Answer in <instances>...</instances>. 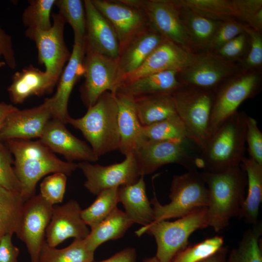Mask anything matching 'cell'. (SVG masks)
<instances>
[{
    "label": "cell",
    "instance_id": "cell-1",
    "mask_svg": "<svg viewBox=\"0 0 262 262\" xmlns=\"http://www.w3.org/2000/svg\"><path fill=\"white\" fill-rule=\"evenodd\" d=\"M5 145L14 155V169L24 202L35 195L36 184L45 175L61 172L69 176L78 168L77 164L61 160L39 140L12 139Z\"/></svg>",
    "mask_w": 262,
    "mask_h": 262
},
{
    "label": "cell",
    "instance_id": "cell-2",
    "mask_svg": "<svg viewBox=\"0 0 262 262\" xmlns=\"http://www.w3.org/2000/svg\"><path fill=\"white\" fill-rule=\"evenodd\" d=\"M247 116L237 111L223 122L200 149L196 166L209 172L240 166L245 157Z\"/></svg>",
    "mask_w": 262,
    "mask_h": 262
},
{
    "label": "cell",
    "instance_id": "cell-3",
    "mask_svg": "<svg viewBox=\"0 0 262 262\" xmlns=\"http://www.w3.org/2000/svg\"><path fill=\"white\" fill-rule=\"evenodd\" d=\"M209 193V226L219 231L239 217L245 200L247 178L241 165L220 172L201 173Z\"/></svg>",
    "mask_w": 262,
    "mask_h": 262
},
{
    "label": "cell",
    "instance_id": "cell-4",
    "mask_svg": "<svg viewBox=\"0 0 262 262\" xmlns=\"http://www.w3.org/2000/svg\"><path fill=\"white\" fill-rule=\"evenodd\" d=\"M87 109L80 118L70 117L67 123L81 131L98 157L118 150L120 135L115 95L110 92L104 93Z\"/></svg>",
    "mask_w": 262,
    "mask_h": 262
},
{
    "label": "cell",
    "instance_id": "cell-5",
    "mask_svg": "<svg viewBox=\"0 0 262 262\" xmlns=\"http://www.w3.org/2000/svg\"><path fill=\"white\" fill-rule=\"evenodd\" d=\"M209 227L207 207L196 209L174 221H154L137 230L153 236L157 244L156 257L161 262H171L174 257L188 246V239L195 231Z\"/></svg>",
    "mask_w": 262,
    "mask_h": 262
},
{
    "label": "cell",
    "instance_id": "cell-6",
    "mask_svg": "<svg viewBox=\"0 0 262 262\" xmlns=\"http://www.w3.org/2000/svg\"><path fill=\"white\" fill-rule=\"evenodd\" d=\"M169 198L170 202L165 205L161 204L155 195L151 199L154 221L180 218L199 208L207 207L208 190L201 173L193 169L184 174L174 175Z\"/></svg>",
    "mask_w": 262,
    "mask_h": 262
},
{
    "label": "cell",
    "instance_id": "cell-7",
    "mask_svg": "<svg viewBox=\"0 0 262 262\" xmlns=\"http://www.w3.org/2000/svg\"><path fill=\"white\" fill-rule=\"evenodd\" d=\"M172 96L187 139L200 149L210 136L214 91L182 85Z\"/></svg>",
    "mask_w": 262,
    "mask_h": 262
},
{
    "label": "cell",
    "instance_id": "cell-8",
    "mask_svg": "<svg viewBox=\"0 0 262 262\" xmlns=\"http://www.w3.org/2000/svg\"><path fill=\"white\" fill-rule=\"evenodd\" d=\"M261 72L242 70L227 79L215 90L209 137L223 122L238 111V107L245 100L253 98L260 93Z\"/></svg>",
    "mask_w": 262,
    "mask_h": 262
},
{
    "label": "cell",
    "instance_id": "cell-9",
    "mask_svg": "<svg viewBox=\"0 0 262 262\" xmlns=\"http://www.w3.org/2000/svg\"><path fill=\"white\" fill-rule=\"evenodd\" d=\"M193 144L188 139L158 141L146 139L133 152L140 176H145L166 164H176L188 170L195 169Z\"/></svg>",
    "mask_w": 262,
    "mask_h": 262
},
{
    "label": "cell",
    "instance_id": "cell-10",
    "mask_svg": "<svg viewBox=\"0 0 262 262\" xmlns=\"http://www.w3.org/2000/svg\"><path fill=\"white\" fill-rule=\"evenodd\" d=\"M241 70L240 63L206 51L194 53L190 63L178 72L177 77L182 85L215 91L222 82Z\"/></svg>",
    "mask_w": 262,
    "mask_h": 262
},
{
    "label": "cell",
    "instance_id": "cell-11",
    "mask_svg": "<svg viewBox=\"0 0 262 262\" xmlns=\"http://www.w3.org/2000/svg\"><path fill=\"white\" fill-rule=\"evenodd\" d=\"M85 81L81 87V99L89 108L106 92L115 94L120 86L117 58L85 50L83 62Z\"/></svg>",
    "mask_w": 262,
    "mask_h": 262
},
{
    "label": "cell",
    "instance_id": "cell-12",
    "mask_svg": "<svg viewBox=\"0 0 262 262\" xmlns=\"http://www.w3.org/2000/svg\"><path fill=\"white\" fill-rule=\"evenodd\" d=\"M52 16L53 23L49 29L42 31L27 29L25 34L35 42L38 61L45 66V71L57 83L71 53L64 40L65 21L59 13H53Z\"/></svg>",
    "mask_w": 262,
    "mask_h": 262
},
{
    "label": "cell",
    "instance_id": "cell-13",
    "mask_svg": "<svg viewBox=\"0 0 262 262\" xmlns=\"http://www.w3.org/2000/svg\"><path fill=\"white\" fill-rule=\"evenodd\" d=\"M78 164L84 175V187L93 195L114 187L132 184L140 177L133 153L125 156L122 162L108 165L81 162Z\"/></svg>",
    "mask_w": 262,
    "mask_h": 262
},
{
    "label": "cell",
    "instance_id": "cell-14",
    "mask_svg": "<svg viewBox=\"0 0 262 262\" xmlns=\"http://www.w3.org/2000/svg\"><path fill=\"white\" fill-rule=\"evenodd\" d=\"M124 1L142 11L149 25L164 38L190 52L179 7L175 0Z\"/></svg>",
    "mask_w": 262,
    "mask_h": 262
},
{
    "label": "cell",
    "instance_id": "cell-15",
    "mask_svg": "<svg viewBox=\"0 0 262 262\" xmlns=\"http://www.w3.org/2000/svg\"><path fill=\"white\" fill-rule=\"evenodd\" d=\"M53 207L40 194L35 195L24 203L17 237L25 244L31 262L38 261Z\"/></svg>",
    "mask_w": 262,
    "mask_h": 262
},
{
    "label": "cell",
    "instance_id": "cell-16",
    "mask_svg": "<svg viewBox=\"0 0 262 262\" xmlns=\"http://www.w3.org/2000/svg\"><path fill=\"white\" fill-rule=\"evenodd\" d=\"M114 28L120 49L149 24L145 14L124 0H91Z\"/></svg>",
    "mask_w": 262,
    "mask_h": 262
},
{
    "label": "cell",
    "instance_id": "cell-17",
    "mask_svg": "<svg viewBox=\"0 0 262 262\" xmlns=\"http://www.w3.org/2000/svg\"><path fill=\"white\" fill-rule=\"evenodd\" d=\"M52 118L49 98L39 106L22 110L18 109L6 118L0 131V141L40 138L49 121Z\"/></svg>",
    "mask_w": 262,
    "mask_h": 262
},
{
    "label": "cell",
    "instance_id": "cell-18",
    "mask_svg": "<svg viewBox=\"0 0 262 262\" xmlns=\"http://www.w3.org/2000/svg\"><path fill=\"white\" fill-rule=\"evenodd\" d=\"M78 202L71 199L61 206L53 205L46 232V242L56 247L66 239H84L90 230L82 220Z\"/></svg>",
    "mask_w": 262,
    "mask_h": 262
},
{
    "label": "cell",
    "instance_id": "cell-19",
    "mask_svg": "<svg viewBox=\"0 0 262 262\" xmlns=\"http://www.w3.org/2000/svg\"><path fill=\"white\" fill-rule=\"evenodd\" d=\"M65 125L51 118L39 140L52 152L62 155L68 162H97L99 157L91 147L72 134Z\"/></svg>",
    "mask_w": 262,
    "mask_h": 262
},
{
    "label": "cell",
    "instance_id": "cell-20",
    "mask_svg": "<svg viewBox=\"0 0 262 262\" xmlns=\"http://www.w3.org/2000/svg\"><path fill=\"white\" fill-rule=\"evenodd\" d=\"M86 15L85 50L117 58L120 45L115 31L91 0H84Z\"/></svg>",
    "mask_w": 262,
    "mask_h": 262
},
{
    "label": "cell",
    "instance_id": "cell-21",
    "mask_svg": "<svg viewBox=\"0 0 262 262\" xmlns=\"http://www.w3.org/2000/svg\"><path fill=\"white\" fill-rule=\"evenodd\" d=\"M194 54L165 39L137 69L122 79L120 85L124 82L156 73L167 70L180 71L190 63Z\"/></svg>",
    "mask_w": 262,
    "mask_h": 262
},
{
    "label": "cell",
    "instance_id": "cell-22",
    "mask_svg": "<svg viewBox=\"0 0 262 262\" xmlns=\"http://www.w3.org/2000/svg\"><path fill=\"white\" fill-rule=\"evenodd\" d=\"M85 44L74 43L73 50L66 66L59 79L56 91L49 98L52 118L65 124L70 117L68 113V103L74 85L84 75L83 62Z\"/></svg>",
    "mask_w": 262,
    "mask_h": 262
},
{
    "label": "cell",
    "instance_id": "cell-23",
    "mask_svg": "<svg viewBox=\"0 0 262 262\" xmlns=\"http://www.w3.org/2000/svg\"><path fill=\"white\" fill-rule=\"evenodd\" d=\"M165 39L149 25L120 49L117 58L120 86L122 79L137 69Z\"/></svg>",
    "mask_w": 262,
    "mask_h": 262
},
{
    "label": "cell",
    "instance_id": "cell-24",
    "mask_svg": "<svg viewBox=\"0 0 262 262\" xmlns=\"http://www.w3.org/2000/svg\"><path fill=\"white\" fill-rule=\"evenodd\" d=\"M117 124L120 135L118 150L124 155L133 153L146 139L136 113L135 99L128 95L116 92Z\"/></svg>",
    "mask_w": 262,
    "mask_h": 262
},
{
    "label": "cell",
    "instance_id": "cell-25",
    "mask_svg": "<svg viewBox=\"0 0 262 262\" xmlns=\"http://www.w3.org/2000/svg\"><path fill=\"white\" fill-rule=\"evenodd\" d=\"M7 90L15 104H21L32 96H42L49 93L57 83L45 71L32 65L16 72Z\"/></svg>",
    "mask_w": 262,
    "mask_h": 262
},
{
    "label": "cell",
    "instance_id": "cell-26",
    "mask_svg": "<svg viewBox=\"0 0 262 262\" xmlns=\"http://www.w3.org/2000/svg\"><path fill=\"white\" fill-rule=\"evenodd\" d=\"M178 72L164 71L125 82L120 86L116 92L128 95L134 98L153 95H172L182 85L178 79Z\"/></svg>",
    "mask_w": 262,
    "mask_h": 262
},
{
    "label": "cell",
    "instance_id": "cell-27",
    "mask_svg": "<svg viewBox=\"0 0 262 262\" xmlns=\"http://www.w3.org/2000/svg\"><path fill=\"white\" fill-rule=\"evenodd\" d=\"M175 0L179 7L190 52L198 53L208 51L213 36L221 21L205 17Z\"/></svg>",
    "mask_w": 262,
    "mask_h": 262
},
{
    "label": "cell",
    "instance_id": "cell-28",
    "mask_svg": "<svg viewBox=\"0 0 262 262\" xmlns=\"http://www.w3.org/2000/svg\"><path fill=\"white\" fill-rule=\"evenodd\" d=\"M141 176L135 183L118 187L119 202H121L124 212L134 223L146 226L154 220V211L149 201L144 180Z\"/></svg>",
    "mask_w": 262,
    "mask_h": 262
},
{
    "label": "cell",
    "instance_id": "cell-29",
    "mask_svg": "<svg viewBox=\"0 0 262 262\" xmlns=\"http://www.w3.org/2000/svg\"><path fill=\"white\" fill-rule=\"evenodd\" d=\"M241 165L246 175L248 189L239 217L246 223L254 225L258 223L262 201V165L245 157Z\"/></svg>",
    "mask_w": 262,
    "mask_h": 262
},
{
    "label": "cell",
    "instance_id": "cell-30",
    "mask_svg": "<svg viewBox=\"0 0 262 262\" xmlns=\"http://www.w3.org/2000/svg\"><path fill=\"white\" fill-rule=\"evenodd\" d=\"M133 224L124 212L116 207L103 221L91 229L84 241L88 248L95 252L103 243L122 237Z\"/></svg>",
    "mask_w": 262,
    "mask_h": 262
},
{
    "label": "cell",
    "instance_id": "cell-31",
    "mask_svg": "<svg viewBox=\"0 0 262 262\" xmlns=\"http://www.w3.org/2000/svg\"><path fill=\"white\" fill-rule=\"evenodd\" d=\"M139 120L147 126L177 114L171 94L158 95L134 98Z\"/></svg>",
    "mask_w": 262,
    "mask_h": 262
},
{
    "label": "cell",
    "instance_id": "cell-32",
    "mask_svg": "<svg viewBox=\"0 0 262 262\" xmlns=\"http://www.w3.org/2000/svg\"><path fill=\"white\" fill-rule=\"evenodd\" d=\"M24 203L19 193L0 186V241L7 234L18 235Z\"/></svg>",
    "mask_w": 262,
    "mask_h": 262
},
{
    "label": "cell",
    "instance_id": "cell-33",
    "mask_svg": "<svg viewBox=\"0 0 262 262\" xmlns=\"http://www.w3.org/2000/svg\"><path fill=\"white\" fill-rule=\"evenodd\" d=\"M94 252L88 248L84 239H74L62 249L50 246L45 241L38 262H93Z\"/></svg>",
    "mask_w": 262,
    "mask_h": 262
},
{
    "label": "cell",
    "instance_id": "cell-34",
    "mask_svg": "<svg viewBox=\"0 0 262 262\" xmlns=\"http://www.w3.org/2000/svg\"><path fill=\"white\" fill-rule=\"evenodd\" d=\"M262 225L258 222L244 233L238 246L233 248L226 262H262Z\"/></svg>",
    "mask_w": 262,
    "mask_h": 262
},
{
    "label": "cell",
    "instance_id": "cell-35",
    "mask_svg": "<svg viewBox=\"0 0 262 262\" xmlns=\"http://www.w3.org/2000/svg\"><path fill=\"white\" fill-rule=\"evenodd\" d=\"M118 187H114L100 192L93 203L82 210L81 217L85 223L93 229L117 207L119 202Z\"/></svg>",
    "mask_w": 262,
    "mask_h": 262
},
{
    "label": "cell",
    "instance_id": "cell-36",
    "mask_svg": "<svg viewBox=\"0 0 262 262\" xmlns=\"http://www.w3.org/2000/svg\"><path fill=\"white\" fill-rule=\"evenodd\" d=\"M59 14L73 29L74 43H84L86 15L83 0H56Z\"/></svg>",
    "mask_w": 262,
    "mask_h": 262
},
{
    "label": "cell",
    "instance_id": "cell-37",
    "mask_svg": "<svg viewBox=\"0 0 262 262\" xmlns=\"http://www.w3.org/2000/svg\"><path fill=\"white\" fill-rule=\"evenodd\" d=\"M147 139L181 141L188 139L184 125L177 114L151 125L143 126Z\"/></svg>",
    "mask_w": 262,
    "mask_h": 262
},
{
    "label": "cell",
    "instance_id": "cell-38",
    "mask_svg": "<svg viewBox=\"0 0 262 262\" xmlns=\"http://www.w3.org/2000/svg\"><path fill=\"white\" fill-rule=\"evenodd\" d=\"M177 0L180 5L213 20L235 19L231 0Z\"/></svg>",
    "mask_w": 262,
    "mask_h": 262
},
{
    "label": "cell",
    "instance_id": "cell-39",
    "mask_svg": "<svg viewBox=\"0 0 262 262\" xmlns=\"http://www.w3.org/2000/svg\"><path fill=\"white\" fill-rule=\"evenodd\" d=\"M56 0H32L24 10L22 22L29 29L45 31L49 29L50 13Z\"/></svg>",
    "mask_w": 262,
    "mask_h": 262
},
{
    "label": "cell",
    "instance_id": "cell-40",
    "mask_svg": "<svg viewBox=\"0 0 262 262\" xmlns=\"http://www.w3.org/2000/svg\"><path fill=\"white\" fill-rule=\"evenodd\" d=\"M224 240L215 236L195 245L187 246L179 252L171 262H199L218 251L223 247Z\"/></svg>",
    "mask_w": 262,
    "mask_h": 262
},
{
    "label": "cell",
    "instance_id": "cell-41",
    "mask_svg": "<svg viewBox=\"0 0 262 262\" xmlns=\"http://www.w3.org/2000/svg\"><path fill=\"white\" fill-rule=\"evenodd\" d=\"M244 31L249 39V48L245 58L240 63L243 70H261L262 66V35L246 25Z\"/></svg>",
    "mask_w": 262,
    "mask_h": 262
},
{
    "label": "cell",
    "instance_id": "cell-42",
    "mask_svg": "<svg viewBox=\"0 0 262 262\" xmlns=\"http://www.w3.org/2000/svg\"><path fill=\"white\" fill-rule=\"evenodd\" d=\"M66 175L57 172L45 178L40 184L39 194L52 205L62 202L65 193Z\"/></svg>",
    "mask_w": 262,
    "mask_h": 262
},
{
    "label": "cell",
    "instance_id": "cell-43",
    "mask_svg": "<svg viewBox=\"0 0 262 262\" xmlns=\"http://www.w3.org/2000/svg\"><path fill=\"white\" fill-rule=\"evenodd\" d=\"M12 154L3 144L0 147V186L20 194L21 185L16 177L12 164Z\"/></svg>",
    "mask_w": 262,
    "mask_h": 262
},
{
    "label": "cell",
    "instance_id": "cell-44",
    "mask_svg": "<svg viewBox=\"0 0 262 262\" xmlns=\"http://www.w3.org/2000/svg\"><path fill=\"white\" fill-rule=\"evenodd\" d=\"M245 25L235 19L220 21L211 41L208 51H217L228 42L244 32Z\"/></svg>",
    "mask_w": 262,
    "mask_h": 262
},
{
    "label": "cell",
    "instance_id": "cell-45",
    "mask_svg": "<svg viewBox=\"0 0 262 262\" xmlns=\"http://www.w3.org/2000/svg\"><path fill=\"white\" fill-rule=\"evenodd\" d=\"M248 48V37L244 31L228 42L214 53L225 60L240 63L246 56Z\"/></svg>",
    "mask_w": 262,
    "mask_h": 262
},
{
    "label": "cell",
    "instance_id": "cell-46",
    "mask_svg": "<svg viewBox=\"0 0 262 262\" xmlns=\"http://www.w3.org/2000/svg\"><path fill=\"white\" fill-rule=\"evenodd\" d=\"M246 143L249 158L262 165V132L257 120L248 115L246 120Z\"/></svg>",
    "mask_w": 262,
    "mask_h": 262
},
{
    "label": "cell",
    "instance_id": "cell-47",
    "mask_svg": "<svg viewBox=\"0 0 262 262\" xmlns=\"http://www.w3.org/2000/svg\"><path fill=\"white\" fill-rule=\"evenodd\" d=\"M234 18L248 26L254 16L262 10V0H231Z\"/></svg>",
    "mask_w": 262,
    "mask_h": 262
},
{
    "label": "cell",
    "instance_id": "cell-48",
    "mask_svg": "<svg viewBox=\"0 0 262 262\" xmlns=\"http://www.w3.org/2000/svg\"><path fill=\"white\" fill-rule=\"evenodd\" d=\"M1 57L10 68H15L16 61L11 37L0 26V58Z\"/></svg>",
    "mask_w": 262,
    "mask_h": 262
},
{
    "label": "cell",
    "instance_id": "cell-49",
    "mask_svg": "<svg viewBox=\"0 0 262 262\" xmlns=\"http://www.w3.org/2000/svg\"><path fill=\"white\" fill-rule=\"evenodd\" d=\"M12 235L7 234L0 241V262H18L19 250L12 243Z\"/></svg>",
    "mask_w": 262,
    "mask_h": 262
},
{
    "label": "cell",
    "instance_id": "cell-50",
    "mask_svg": "<svg viewBox=\"0 0 262 262\" xmlns=\"http://www.w3.org/2000/svg\"><path fill=\"white\" fill-rule=\"evenodd\" d=\"M93 262H136V252L134 248L127 247L107 259Z\"/></svg>",
    "mask_w": 262,
    "mask_h": 262
},
{
    "label": "cell",
    "instance_id": "cell-51",
    "mask_svg": "<svg viewBox=\"0 0 262 262\" xmlns=\"http://www.w3.org/2000/svg\"><path fill=\"white\" fill-rule=\"evenodd\" d=\"M18 109L16 107L4 102H0V131L7 116L13 112ZM2 143L0 140V147Z\"/></svg>",
    "mask_w": 262,
    "mask_h": 262
},
{
    "label": "cell",
    "instance_id": "cell-52",
    "mask_svg": "<svg viewBox=\"0 0 262 262\" xmlns=\"http://www.w3.org/2000/svg\"><path fill=\"white\" fill-rule=\"evenodd\" d=\"M227 255V248L222 247L214 254L199 262H226Z\"/></svg>",
    "mask_w": 262,
    "mask_h": 262
},
{
    "label": "cell",
    "instance_id": "cell-53",
    "mask_svg": "<svg viewBox=\"0 0 262 262\" xmlns=\"http://www.w3.org/2000/svg\"><path fill=\"white\" fill-rule=\"evenodd\" d=\"M143 262H161V261L154 256L151 257L146 258L143 260Z\"/></svg>",
    "mask_w": 262,
    "mask_h": 262
},
{
    "label": "cell",
    "instance_id": "cell-54",
    "mask_svg": "<svg viewBox=\"0 0 262 262\" xmlns=\"http://www.w3.org/2000/svg\"><path fill=\"white\" fill-rule=\"evenodd\" d=\"M6 65L5 63L4 62V61H0V68L5 66Z\"/></svg>",
    "mask_w": 262,
    "mask_h": 262
}]
</instances>
